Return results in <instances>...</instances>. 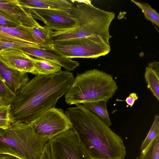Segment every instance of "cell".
Returning a JSON list of instances; mask_svg holds the SVG:
<instances>
[{"label": "cell", "instance_id": "1", "mask_svg": "<svg viewBox=\"0 0 159 159\" xmlns=\"http://www.w3.org/2000/svg\"><path fill=\"white\" fill-rule=\"evenodd\" d=\"M72 73L61 70L46 75H35L15 93L10 104L11 123L30 124L47 110L55 107L74 79Z\"/></svg>", "mask_w": 159, "mask_h": 159}, {"label": "cell", "instance_id": "2", "mask_svg": "<svg viewBox=\"0 0 159 159\" xmlns=\"http://www.w3.org/2000/svg\"><path fill=\"white\" fill-rule=\"evenodd\" d=\"M76 105L64 112L90 159H124L126 149L121 138L82 104Z\"/></svg>", "mask_w": 159, "mask_h": 159}, {"label": "cell", "instance_id": "3", "mask_svg": "<svg viewBox=\"0 0 159 159\" xmlns=\"http://www.w3.org/2000/svg\"><path fill=\"white\" fill-rule=\"evenodd\" d=\"M74 1L76 4H73L69 11L76 25L69 30L53 31L51 38L53 42L86 38L110 45L109 40L112 36L110 34L109 28L115 18V13L94 7L91 1Z\"/></svg>", "mask_w": 159, "mask_h": 159}, {"label": "cell", "instance_id": "4", "mask_svg": "<svg viewBox=\"0 0 159 159\" xmlns=\"http://www.w3.org/2000/svg\"><path fill=\"white\" fill-rule=\"evenodd\" d=\"M118 87L112 76L97 69L77 73L65 95L69 105L82 104L108 101L115 94Z\"/></svg>", "mask_w": 159, "mask_h": 159}, {"label": "cell", "instance_id": "5", "mask_svg": "<svg viewBox=\"0 0 159 159\" xmlns=\"http://www.w3.org/2000/svg\"><path fill=\"white\" fill-rule=\"evenodd\" d=\"M49 140L36 134L30 125L13 122L8 128L0 129V153L20 159H39Z\"/></svg>", "mask_w": 159, "mask_h": 159}, {"label": "cell", "instance_id": "6", "mask_svg": "<svg viewBox=\"0 0 159 159\" xmlns=\"http://www.w3.org/2000/svg\"><path fill=\"white\" fill-rule=\"evenodd\" d=\"M53 48L63 57L97 58L107 54L110 45L98 43L86 38H74L54 41Z\"/></svg>", "mask_w": 159, "mask_h": 159}, {"label": "cell", "instance_id": "7", "mask_svg": "<svg viewBox=\"0 0 159 159\" xmlns=\"http://www.w3.org/2000/svg\"><path fill=\"white\" fill-rule=\"evenodd\" d=\"M29 124L36 134L49 140L72 128V124L63 110L55 107L45 111Z\"/></svg>", "mask_w": 159, "mask_h": 159}, {"label": "cell", "instance_id": "8", "mask_svg": "<svg viewBox=\"0 0 159 159\" xmlns=\"http://www.w3.org/2000/svg\"><path fill=\"white\" fill-rule=\"evenodd\" d=\"M52 159H90L71 129L49 140Z\"/></svg>", "mask_w": 159, "mask_h": 159}, {"label": "cell", "instance_id": "9", "mask_svg": "<svg viewBox=\"0 0 159 159\" xmlns=\"http://www.w3.org/2000/svg\"><path fill=\"white\" fill-rule=\"evenodd\" d=\"M33 17L43 21L49 29L56 31L71 29L76 25L69 11L30 9Z\"/></svg>", "mask_w": 159, "mask_h": 159}, {"label": "cell", "instance_id": "10", "mask_svg": "<svg viewBox=\"0 0 159 159\" xmlns=\"http://www.w3.org/2000/svg\"><path fill=\"white\" fill-rule=\"evenodd\" d=\"M17 49L37 58L53 62L63 67L67 71H73L79 66L78 61L63 57L54 48H44L38 47H27Z\"/></svg>", "mask_w": 159, "mask_h": 159}, {"label": "cell", "instance_id": "11", "mask_svg": "<svg viewBox=\"0 0 159 159\" xmlns=\"http://www.w3.org/2000/svg\"><path fill=\"white\" fill-rule=\"evenodd\" d=\"M0 11L23 26L32 28L40 25L30 9L20 6L16 0H0Z\"/></svg>", "mask_w": 159, "mask_h": 159}, {"label": "cell", "instance_id": "12", "mask_svg": "<svg viewBox=\"0 0 159 159\" xmlns=\"http://www.w3.org/2000/svg\"><path fill=\"white\" fill-rule=\"evenodd\" d=\"M0 58L7 66L17 70L33 74V58L18 49H7L0 53Z\"/></svg>", "mask_w": 159, "mask_h": 159}, {"label": "cell", "instance_id": "13", "mask_svg": "<svg viewBox=\"0 0 159 159\" xmlns=\"http://www.w3.org/2000/svg\"><path fill=\"white\" fill-rule=\"evenodd\" d=\"M0 76L14 93L30 80L27 73L10 67L0 58Z\"/></svg>", "mask_w": 159, "mask_h": 159}, {"label": "cell", "instance_id": "14", "mask_svg": "<svg viewBox=\"0 0 159 159\" xmlns=\"http://www.w3.org/2000/svg\"><path fill=\"white\" fill-rule=\"evenodd\" d=\"M5 41L26 42L38 45L29 27L23 26L12 27L0 25V42Z\"/></svg>", "mask_w": 159, "mask_h": 159}, {"label": "cell", "instance_id": "15", "mask_svg": "<svg viewBox=\"0 0 159 159\" xmlns=\"http://www.w3.org/2000/svg\"><path fill=\"white\" fill-rule=\"evenodd\" d=\"M20 6L28 9L61 10L69 11L73 5L66 0H16Z\"/></svg>", "mask_w": 159, "mask_h": 159}, {"label": "cell", "instance_id": "16", "mask_svg": "<svg viewBox=\"0 0 159 159\" xmlns=\"http://www.w3.org/2000/svg\"><path fill=\"white\" fill-rule=\"evenodd\" d=\"M144 78L147 87L159 100V62L154 61L149 63L145 68Z\"/></svg>", "mask_w": 159, "mask_h": 159}, {"label": "cell", "instance_id": "17", "mask_svg": "<svg viewBox=\"0 0 159 159\" xmlns=\"http://www.w3.org/2000/svg\"><path fill=\"white\" fill-rule=\"evenodd\" d=\"M39 47L44 48H53L54 42L51 38L53 31L46 26L40 25L34 27H29Z\"/></svg>", "mask_w": 159, "mask_h": 159}, {"label": "cell", "instance_id": "18", "mask_svg": "<svg viewBox=\"0 0 159 159\" xmlns=\"http://www.w3.org/2000/svg\"><path fill=\"white\" fill-rule=\"evenodd\" d=\"M33 61L34 69L33 74L35 75H50L61 70V66L47 60L33 58Z\"/></svg>", "mask_w": 159, "mask_h": 159}, {"label": "cell", "instance_id": "19", "mask_svg": "<svg viewBox=\"0 0 159 159\" xmlns=\"http://www.w3.org/2000/svg\"><path fill=\"white\" fill-rule=\"evenodd\" d=\"M107 101H102L82 104L86 109L99 117L107 126L112 124L108 113Z\"/></svg>", "mask_w": 159, "mask_h": 159}, {"label": "cell", "instance_id": "20", "mask_svg": "<svg viewBox=\"0 0 159 159\" xmlns=\"http://www.w3.org/2000/svg\"><path fill=\"white\" fill-rule=\"evenodd\" d=\"M135 159H159V134Z\"/></svg>", "mask_w": 159, "mask_h": 159}, {"label": "cell", "instance_id": "21", "mask_svg": "<svg viewBox=\"0 0 159 159\" xmlns=\"http://www.w3.org/2000/svg\"><path fill=\"white\" fill-rule=\"evenodd\" d=\"M131 1L141 10L145 17L147 20L151 21L159 27V14L155 10L151 7L148 3H141L134 0Z\"/></svg>", "mask_w": 159, "mask_h": 159}, {"label": "cell", "instance_id": "22", "mask_svg": "<svg viewBox=\"0 0 159 159\" xmlns=\"http://www.w3.org/2000/svg\"><path fill=\"white\" fill-rule=\"evenodd\" d=\"M158 134H159V116L156 115L151 128L140 146L141 151H143Z\"/></svg>", "mask_w": 159, "mask_h": 159}, {"label": "cell", "instance_id": "23", "mask_svg": "<svg viewBox=\"0 0 159 159\" xmlns=\"http://www.w3.org/2000/svg\"><path fill=\"white\" fill-rule=\"evenodd\" d=\"M10 104L0 106V129H5L11 126Z\"/></svg>", "mask_w": 159, "mask_h": 159}, {"label": "cell", "instance_id": "24", "mask_svg": "<svg viewBox=\"0 0 159 159\" xmlns=\"http://www.w3.org/2000/svg\"><path fill=\"white\" fill-rule=\"evenodd\" d=\"M15 96V94L9 88L0 76V99L6 104H10Z\"/></svg>", "mask_w": 159, "mask_h": 159}, {"label": "cell", "instance_id": "25", "mask_svg": "<svg viewBox=\"0 0 159 159\" xmlns=\"http://www.w3.org/2000/svg\"><path fill=\"white\" fill-rule=\"evenodd\" d=\"M0 45L2 47L3 50L7 49H16L27 47H38V45L30 43L15 41H5L0 42Z\"/></svg>", "mask_w": 159, "mask_h": 159}, {"label": "cell", "instance_id": "26", "mask_svg": "<svg viewBox=\"0 0 159 159\" xmlns=\"http://www.w3.org/2000/svg\"><path fill=\"white\" fill-rule=\"evenodd\" d=\"M0 25L6 27H17L20 24L6 16L0 11Z\"/></svg>", "mask_w": 159, "mask_h": 159}, {"label": "cell", "instance_id": "27", "mask_svg": "<svg viewBox=\"0 0 159 159\" xmlns=\"http://www.w3.org/2000/svg\"><path fill=\"white\" fill-rule=\"evenodd\" d=\"M39 159H52L51 154L49 141L45 145Z\"/></svg>", "mask_w": 159, "mask_h": 159}, {"label": "cell", "instance_id": "28", "mask_svg": "<svg viewBox=\"0 0 159 159\" xmlns=\"http://www.w3.org/2000/svg\"><path fill=\"white\" fill-rule=\"evenodd\" d=\"M138 98L137 94L134 93H130L129 96L127 97L125 100L128 105L132 107L136 100Z\"/></svg>", "mask_w": 159, "mask_h": 159}, {"label": "cell", "instance_id": "29", "mask_svg": "<svg viewBox=\"0 0 159 159\" xmlns=\"http://www.w3.org/2000/svg\"><path fill=\"white\" fill-rule=\"evenodd\" d=\"M0 159H20L10 155L0 153Z\"/></svg>", "mask_w": 159, "mask_h": 159}, {"label": "cell", "instance_id": "30", "mask_svg": "<svg viewBox=\"0 0 159 159\" xmlns=\"http://www.w3.org/2000/svg\"><path fill=\"white\" fill-rule=\"evenodd\" d=\"M7 105L5 103L3 102L0 100V106Z\"/></svg>", "mask_w": 159, "mask_h": 159}, {"label": "cell", "instance_id": "31", "mask_svg": "<svg viewBox=\"0 0 159 159\" xmlns=\"http://www.w3.org/2000/svg\"><path fill=\"white\" fill-rule=\"evenodd\" d=\"M3 50V49L1 45H0V53Z\"/></svg>", "mask_w": 159, "mask_h": 159}, {"label": "cell", "instance_id": "32", "mask_svg": "<svg viewBox=\"0 0 159 159\" xmlns=\"http://www.w3.org/2000/svg\"><path fill=\"white\" fill-rule=\"evenodd\" d=\"M0 100H1V99H0Z\"/></svg>", "mask_w": 159, "mask_h": 159}]
</instances>
